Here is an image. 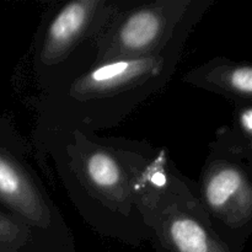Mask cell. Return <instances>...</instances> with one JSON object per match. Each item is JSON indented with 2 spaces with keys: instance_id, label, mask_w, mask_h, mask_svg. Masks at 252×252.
<instances>
[{
  "instance_id": "8992f818",
  "label": "cell",
  "mask_w": 252,
  "mask_h": 252,
  "mask_svg": "<svg viewBox=\"0 0 252 252\" xmlns=\"http://www.w3.org/2000/svg\"><path fill=\"white\" fill-rule=\"evenodd\" d=\"M217 233L243 251L252 234V162L217 132L196 185Z\"/></svg>"
},
{
  "instance_id": "52a82bcc",
  "label": "cell",
  "mask_w": 252,
  "mask_h": 252,
  "mask_svg": "<svg viewBox=\"0 0 252 252\" xmlns=\"http://www.w3.org/2000/svg\"><path fill=\"white\" fill-rule=\"evenodd\" d=\"M0 202L33 230L73 238L61 211L29 167L0 152Z\"/></svg>"
},
{
  "instance_id": "30bf717a",
  "label": "cell",
  "mask_w": 252,
  "mask_h": 252,
  "mask_svg": "<svg viewBox=\"0 0 252 252\" xmlns=\"http://www.w3.org/2000/svg\"><path fill=\"white\" fill-rule=\"evenodd\" d=\"M44 236L53 235L33 230L29 224L15 217L14 214H5L0 212V249L1 250H21Z\"/></svg>"
},
{
  "instance_id": "7a4b0ae2",
  "label": "cell",
  "mask_w": 252,
  "mask_h": 252,
  "mask_svg": "<svg viewBox=\"0 0 252 252\" xmlns=\"http://www.w3.org/2000/svg\"><path fill=\"white\" fill-rule=\"evenodd\" d=\"M186 43L176 42L162 52L140 58L97 62L43 89L38 102V130L112 129L166 88Z\"/></svg>"
},
{
  "instance_id": "3957f363",
  "label": "cell",
  "mask_w": 252,
  "mask_h": 252,
  "mask_svg": "<svg viewBox=\"0 0 252 252\" xmlns=\"http://www.w3.org/2000/svg\"><path fill=\"white\" fill-rule=\"evenodd\" d=\"M144 218L158 252H243L217 233L196 185L172 166L166 150L148 179Z\"/></svg>"
},
{
  "instance_id": "ba28073f",
  "label": "cell",
  "mask_w": 252,
  "mask_h": 252,
  "mask_svg": "<svg viewBox=\"0 0 252 252\" xmlns=\"http://www.w3.org/2000/svg\"><path fill=\"white\" fill-rule=\"evenodd\" d=\"M184 83L221 96L234 105L252 103V64L216 57L192 68Z\"/></svg>"
},
{
  "instance_id": "277c9868",
  "label": "cell",
  "mask_w": 252,
  "mask_h": 252,
  "mask_svg": "<svg viewBox=\"0 0 252 252\" xmlns=\"http://www.w3.org/2000/svg\"><path fill=\"white\" fill-rule=\"evenodd\" d=\"M214 0H120L94 43V63L140 58L187 41Z\"/></svg>"
},
{
  "instance_id": "9c48e42d",
  "label": "cell",
  "mask_w": 252,
  "mask_h": 252,
  "mask_svg": "<svg viewBox=\"0 0 252 252\" xmlns=\"http://www.w3.org/2000/svg\"><path fill=\"white\" fill-rule=\"evenodd\" d=\"M218 132L252 162V103L234 105L231 122Z\"/></svg>"
},
{
  "instance_id": "6da1fadb",
  "label": "cell",
  "mask_w": 252,
  "mask_h": 252,
  "mask_svg": "<svg viewBox=\"0 0 252 252\" xmlns=\"http://www.w3.org/2000/svg\"><path fill=\"white\" fill-rule=\"evenodd\" d=\"M48 157L84 220L100 235L129 246L149 241L144 218L148 177L161 150L79 129L38 130Z\"/></svg>"
},
{
  "instance_id": "5b68a950",
  "label": "cell",
  "mask_w": 252,
  "mask_h": 252,
  "mask_svg": "<svg viewBox=\"0 0 252 252\" xmlns=\"http://www.w3.org/2000/svg\"><path fill=\"white\" fill-rule=\"evenodd\" d=\"M118 5L120 0H70L49 10L34 58L42 90L93 64L94 43Z\"/></svg>"
}]
</instances>
